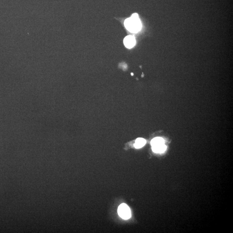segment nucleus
I'll use <instances>...</instances> for the list:
<instances>
[{"mask_svg":"<svg viewBox=\"0 0 233 233\" xmlns=\"http://www.w3.org/2000/svg\"><path fill=\"white\" fill-rule=\"evenodd\" d=\"M124 26L130 32L133 33L139 32L141 28L142 25L138 14H133L131 17L126 19Z\"/></svg>","mask_w":233,"mask_h":233,"instance_id":"nucleus-1","label":"nucleus"},{"mask_svg":"<svg viewBox=\"0 0 233 233\" xmlns=\"http://www.w3.org/2000/svg\"><path fill=\"white\" fill-rule=\"evenodd\" d=\"M118 212L119 216L124 219H128L131 216L130 208L125 203L121 204L119 206Z\"/></svg>","mask_w":233,"mask_h":233,"instance_id":"nucleus-2","label":"nucleus"},{"mask_svg":"<svg viewBox=\"0 0 233 233\" xmlns=\"http://www.w3.org/2000/svg\"><path fill=\"white\" fill-rule=\"evenodd\" d=\"M123 43L127 48H132L136 44V40L134 37L132 35H128L124 38Z\"/></svg>","mask_w":233,"mask_h":233,"instance_id":"nucleus-3","label":"nucleus"},{"mask_svg":"<svg viewBox=\"0 0 233 233\" xmlns=\"http://www.w3.org/2000/svg\"><path fill=\"white\" fill-rule=\"evenodd\" d=\"M166 146L164 144L159 146H152V150L154 152L161 153L164 152L166 149Z\"/></svg>","mask_w":233,"mask_h":233,"instance_id":"nucleus-4","label":"nucleus"},{"mask_svg":"<svg viewBox=\"0 0 233 233\" xmlns=\"http://www.w3.org/2000/svg\"><path fill=\"white\" fill-rule=\"evenodd\" d=\"M146 144V140L143 138H139L136 140L134 146L136 148H139L143 147Z\"/></svg>","mask_w":233,"mask_h":233,"instance_id":"nucleus-5","label":"nucleus"},{"mask_svg":"<svg viewBox=\"0 0 233 233\" xmlns=\"http://www.w3.org/2000/svg\"><path fill=\"white\" fill-rule=\"evenodd\" d=\"M151 144L152 146H159L164 144V140L161 137H156L152 140Z\"/></svg>","mask_w":233,"mask_h":233,"instance_id":"nucleus-6","label":"nucleus"}]
</instances>
